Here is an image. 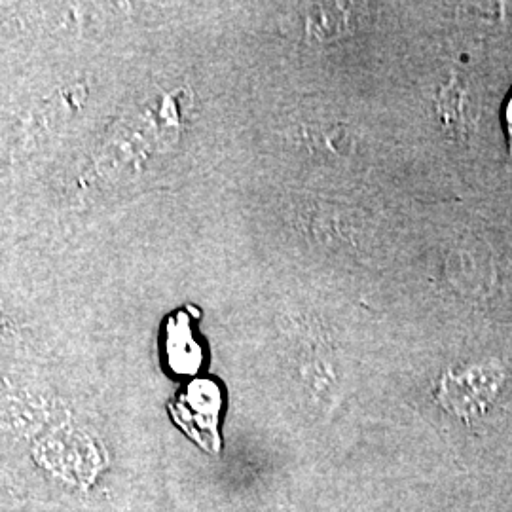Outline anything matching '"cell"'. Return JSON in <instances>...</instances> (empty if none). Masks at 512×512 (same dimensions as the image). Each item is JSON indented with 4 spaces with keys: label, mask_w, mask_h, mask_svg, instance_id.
I'll list each match as a JSON object with an SVG mask.
<instances>
[{
    "label": "cell",
    "mask_w": 512,
    "mask_h": 512,
    "mask_svg": "<svg viewBox=\"0 0 512 512\" xmlns=\"http://www.w3.org/2000/svg\"><path fill=\"white\" fill-rule=\"evenodd\" d=\"M505 376L494 365L473 366L463 372H448L440 380L439 401L463 420L484 412L494 401Z\"/></svg>",
    "instance_id": "2"
},
{
    "label": "cell",
    "mask_w": 512,
    "mask_h": 512,
    "mask_svg": "<svg viewBox=\"0 0 512 512\" xmlns=\"http://www.w3.org/2000/svg\"><path fill=\"white\" fill-rule=\"evenodd\" d=\"M164 351L169 368L179 376L196 374L203 363L202 346L196 342L190 315L177 311L167 319L164 329Z\"/></svg>",
    "instance_id": "3"
},
{
    "label": "cell",
    "mask_w": 512,
    "mask_h": 512,
    "mask_svg": "<svg viewBox=\"0 0 512 512\" xmlns=\"http://www.w3.org/2000/svg\"><path fill=\"white\" fill-rule=\"evenodd\" d=\"M503 124L507 129V139H509V152L512 156V92L507 99V105H505V112H503Z\"/></svg>",
    "instance_id": "4"
},
{
    "label": "cell",
    "mask_w": 512,
    "mask_h": 512,
    "mask_svg": "<svg viewBox=\"0 0 512 512\" xmlns=\"http://www.w3.org/2000/svg\"><path fill=\"white\" fill-rule=\"evenodd\" d=\"M222 393L213 380H194L169 406L175 423L209 452H219Z\"/></svg>",
    "instance_id": "1"
}]
</instances>
